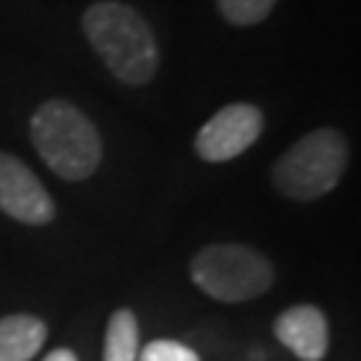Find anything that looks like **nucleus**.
I'll use <instances>...</instances> for the list:
<instances>
[{
	"mask_svg": "<svg viewBox=\"0 0 361 361\" xmlns=\"http://www.w3.org/2000/svg\"><path fill=\"white\" fill-rule=\"evenodd\" d=\"M82 30L118 82L142 87L160 70V45L151 21L123 0H97L82 16Z\"/></svg>",
	"mask_w": 361,
	"mask_h": 361,
	"instance_id": "nucleus-1",
	"label": "nucleus"
},
{
	"mask_svg": "<svg viewBox=\"0 0 361 361\" xmlns=\"http://www.w3.org/2000/svg\"><path fill=\"white\" fill-rule=\"evenodd\" d=\"M262 111L253 103L223 106L205 127L196 133V154L205 163H229L241 157L262 135Z\"/></svg>",
	"mask_w": 361,
	"mask_h": 361,
	"instance_id": "nucleus-5",
	"label": "nucleus"
},
{
	"mask_svg": "<svg viewBox=\"0 0 361 361\" xmlns=\"http://www.w3.org/2000/svg\"><path fill=\"white\" fill-rule=\"evenodd\" d=\"M193 283L223 304H241L265 295L274 283V265L244 244H208L190 262Z\"/></svg>",
	"mask_w": 361,
	"mask_h": 361,
	"instance_id": "nucleus-4",
	"label": "nucleus"
},
{
	"mask_svg": "<svg viewBox=\"0 0 361 361\" xmlns=\"http://www.w3.org/2000/svg\"><path fill=\"white\" fill-rule=\"evenodd\" d=\"M349 163V142L331 127L313 130L292 145L271 169L277 193L292 202H313L341 184Z\"/></svg>",
	"mask_w": 361,
	"mask_h": 361,
	"instance_id": "nucleus-3",
	"label": "nucleus"
},
{
	"mask_svg": "<svg viewBox=\"0 0 361 361\" xmlns=\"http://www.w3.org/2000/svg\"><path fill=\"white\" fill-rule=\"evenodd\" d=\"M0 211L27 226H45L58 214L42 180L18 157L4 151H0Z\"/></svg>",
	"mask_w": 361,
	"mask_h": 361,
	"instance_id": "nucleus-6",
	"label": "nucleus"
},
{
	"mask_svg": "<svg viewBox=\"0 0 361 361\" xmlns=\"http://www.w3.org/2000/svg\"><path fill=\"white\" fill-rule=\"evenodd\" d=\"M45 343V322L30 313L0 319V361H33Z\"/></svg>",
	"mask_w": 361,
	"mask_h": 361,
	"instance_id": "nucleus-8",
	"label": "nucleus"
},
{
	"mask_svg": "<svg viewBox=\"0 0 361 361\" xmlns=\"http://www.w3.org/2000/svg\"><path fill=\"white\" fill-rule=\"evenodd\" d=\"M274 334L301 361H322L329 353V319L313 304L286 307L274 319Z\"/></svg>",
	"mask_w": 361,
	"mask_h": 361,
	"instance_id": "nucleus-7",
	"label": "nucleus"
},
{
	"mask_svg": "<svg viewBox=\"0 0 361 361\" xmlns=\"http://www.w3.org/2000/svg\"><path fill=\"white\" fill-rule=\"evenodd\" d=\"M30 139L42 163L63 180H85L103 160V139L70 99H45L30 118Z\"/></svg>",
	"mask_w": 361,
	"mask_h": 361,
	"instance_id": "nucleus-2",
	"label": "nucleus"
},
{
	"mask_svg": "<svg viewBox=\"0 0 361 361\" xmlns=\"http://www.w3.org/2000/svg\"><path fill=\"white\" fill-rule=\"evenodd\" d=\"M135 361H202L196 349L178 341H151L145 349H139Z\"/></svg>",
	"mask_w": 361,
	"mask_h": 361,
	"instance_id": "nucleus-11",
	"label": "nucleus"
},
{
	"mask_svg": "<svg viewBox=\"0 0 361 361\" xmlns=\"http://www.w3.org/2000/svg\"><path fill=\"white\" fill-rule=\"evenodd\" d=\"M277 0H217V9L223 21L232 27H256L271 16Z\"/></svg>",
	"mask_w": 361,
	"mask_h": 361,
	"instance_id": "nucleus-10",
	"label": "nucleus"
},
{
	"mask_svg": "<svg viewBox=\"0 0 361 361\" xmlns=\"http://www.w3.org/2000/svg\"><path fill=\"white\" fill-rule=\"evenodd\" d=\"M139 358V319L135 313L121 307L111 313L106 325L103 361H135Z\"/></svg>",
	"mask_w": 361,
	"mask_h": 361,
	"instance_id": "nucleus-9",
	"label": "nucleus"
},
{
	"mask_svg": "<svg viewBox=\"0 0 361 361\" xmlns=\"http://www.w3.org/2000/svg\"><path fill=\"white\" fill-rule=\"evenodd\" d=\"M42 361H78V358H75L73 349H54V353H49Z\"/></svg>",
	"mask_w": 361,
	"mask_h": 361,
	"instance_id": "nucleus-12",
	"label": "nucleus"
}]
</instances>
